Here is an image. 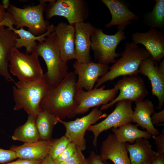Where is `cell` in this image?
Wrapping results in <instances>:
<instances>
[{
  "label": "cell",
  "instance_id": "obj_22",
  "mask_svg": "<svg viewBox=\"0 0 164 164\" xmlns=\"http://www.w3.org/2000/svg\"><path fill=\"white\" fill-rule=\"evenodd\" d=\"M135 107L132 116V122L145 129L152 136L160 134L157 129L152 124L151 115L155 112L154 106L152 102L147 99L135 102Z\"/></svg>",
  "mask_w": 164,
  "mask_h": 164
},
{
  "label": "cell",
  "instance_id": "obj_25",
  "mask_svg": "<svg viewBox=\"0 0 164 164\" xmlns=\"http://www.w3.org/2000/svg\"><path fill=\"white\" fill-rule=\"evenodd\" d=\"M58 122L57 117L48 111L40 109L35 119L36 125L40 137V140L51 139L54 126Z\"/></svg>",
  "mask_w": 164,
  "mask_h": 164
},
{
  "label": "cell",
  "instance_id": "obj_36",
  "mask_svg": "<svg viewBox=\"0 0 164 164\" xmlns=\"http://www.w3.org/2000/svg\"><path fill=\"white\" fill-rule=\"evenodd\" d=\"M152 122L153 125H158L159 123L164 122V110L154 112L151 117Z\"/></svg>",
  "mask_w": 164,
  "mask_h": 164
},
{
  "label": "cell",
  "instance_id": "obj_27",
  "mask_svg": "<svg viewBox=\"0 0 164 164\" xmlns=\"http://www.w3.org/2000/svg\"><path fill=\"white\" fill-rule=\"evenodd\" d=\"M36 117L28 115L26 123L15 130L12 138L24 142H36L40 140V137L36 124Z\"/></svg>",
  "mask_w": 164,
  "mask_h": 164
},
{
  "label": "cell",
  "instance_id": "obj_33",
  "mask_svg": "<svg viewBox=\"0 0 164 164\" xmlns=\"http://www.w3.org/2000/svg\"><path fill=\"white\" fill-rule=\"evenodd\" d=\"M152 139L156 145V149L159 154H164V129L162 133L156 136H152Z\"/></svg>",
  "mask_w": 164,
  "mask_h": 164
},
{
  "label": "cell",
  "instance_id": "obj_19",
  "mask_svg": "<svg viewBox=\"0 0 164 164\" xmlns=\"http://www.w3.org/2000/svg\"><path fill=\"white\" fill-rule=\"evenodd\" d=\"M102 160H110L114 164H131L125 143L120 142L115 135L111 134L102 143L99 155Z\"/></svg>",
  "mask_w": 164,
  "mask_h": 164
},
{
  "label": "cell",
  "instance_id": "obj_17",
  "mask_svg": "<svg viewBox=\"0 0 164 164\" xmlns=\"http://www.w3.org/2000/svg\"><path fill=\"white\" fill-rule=\"evenodd\" d=\"M110 11L111 15V21L105 25L107 28L118 26V30L124 31L125 26L132 23V20H137L139 16L132 12L124 1L121 0H101Z\"/></svg>",
  "mask_w": 164,
  "mask_h": 164
},
{
  "label": "cell",
  "instance_id": "obj_2",
  "mask_svg": "<svg viewBox=\"0 0 164 164\" xmlns=\"http://www.w3.org/2000/svg\"><path fill=\"white\" fill-rule=\"evenodd\" d=\"M32 53L41 56L46 64L47 71L44 78L50 87L57 86L68 73L67 62L62 59L57 37L54 32L39 43Z\"/></svg>",
  "mask_w": 164,
  "mask_h": 164
},
{
  "label": "cell",
  "instance_id": "obj_4",
  "mask_svg": "<svg viewBox=\"0 0 164 164\" xmlns=\"http://www.w3.org/2000/svg\"><path fill=\"white\" fill-rule=\"evenodd\" d=\"M12 87L15 105L13 110L23 109L28 115L36 117L40 110V104L50 86L44 78L37 82L19 81Z\"/></svg>",
  "mask_w": 164,
  "mask_h": 164
},
{
  "label": "cell",
  "instance_id": "obj_16",
  "mask_svg": "<svg viewBox=\"0 0 164 164\" xmlns=\"http://www.w3.org/2000/svg\"><path fill=\"white\" fill-rule=\"evenodd\" d=\"M139 73L147 77L150 81L152 94L156 96L159 101L157 109L160 110L164 103V73L160 71L157 63L151 57L142 62L139 67Z\"/></svg>",
  "mask_w": 164,
  "mask_h": 164
},
{
  "label": "cell",
  "instance_id": "obj_40",
  "mask_svg": "<svg viewBox=\"0 0 164 164\" xmlns=\"http://www.w3.org/2000/svg\"><path fill=\"white\" fill-rule=\"evenodd\" d=\"M2 4L5 9H7L10 5V1L9 0H3Z\"/></svg>",
  "mask_w": 164,
  "mask_h": 164
},
{
  "label": "cell",
  "instance_id": "obj_39",
  "mask_svg": "<svg viewBox=\"0 0 164 164\" xmlns=\"http://www.w3.org/2000/svg\"><path fill=\"white\" fill-rule=\"evenodd\" d=\"M40 164H55L53 159L48 154Z\"/></svg>",
  "mask_w": 164,
  "mask_h": 164
},
{
  "label": "cell",
  "instance_id": "obj_8",
  "mask_svg": "<svg viewBox=\"0 0 164 164\" xmlns=\"http://www.w3.org/2000/svg\"><path fill=\"white\" fill-rule=\"evenodd\" d=\"M46 17L49 20L54 16H62L69 24L84 22L89 15L88 4L84 0H51L45 10Z\"/></svg>",
  "mask_w": 164,
  "mask_h": 164
},
{
  "label": "cell",
  "instance_id": "obj_30",
  "mask_svg": "<svg viewBox=\"0 0 164 164\" xmlns=\"http://www.w3.org/2000/svg\"><path fill=\"white\" fill-rule=\"evenodd\" d=\"M77 146L73 143L70 142L65 149L53 160L55 164H58L67 159L75 153Z\"/></svg>",
  "mask_w": 164,
  "mask_h": 164
},
{
  "label": "cell",
  "instance_id": "obj_24",
  "mask_svg": "<svg viewBox=\"0 0 164 164\" xmlns=\"http://www.w3.org/2000/svg\"><path fill=\"white\" fill-rule=\"evenodd\" d=\"M55 26L50 24L48 27L47 31L44 33L39 36H36L29 31L25 30L23 28L16 29L12 26L9 28L16 33L19 36L17 39L15 48L19 49L22 47L26 48V53L28 54L32 53L33 49L37 45L36 42L39 43L44 41L46 37L54 31Z\"/></svg>",
  "mask_w": 164,
  "mask_h": 164
},
{
  "label": "cell",
  "instance_id": "obj_37",
  "mask_svg": "<svg viewBox=\"0 0 164 164\" xmlns=\"http://www.w3.org/2000/svg\"><path fill=\"white\" fill-rule=\"evenodd\" d=\"M42 161H32L19 159L14 161L2 164H40Z\"/></svg>",
  "mask_w": 164,
  "mask_h": 164
},
{
  "label": "cell",
  "instance_id": "obj_11",
  "mask_svg": "<svg viewBox=\"0 0 164 164\" xmlns=\"http://www.w3.org/2000/svg\"><path fill=\"white\" fill-rule=\"evenodd\" d=\"M114 87L119 91L118 95L111 102L101 105V111L112 107L120 101L129 100L135 102L143 100L149 93L143 80L138 75L123 76Z\"/></svg>",
  "mask_w": 164,
  "mask_h": 164
},
{
  "label": "cell",
  "instance_id": "obj_5",
  "mask_svg": "<svg viewBox=\"0 0 164 164\" xmlns=\"http://www.w3.org/2000/svg\"><path fill=\"white\" fill-rule=\"evenodd\" d=\"M51 0H40L36 5H28L21 8L10 4L7 10L15 29L27 27L29 32L36 36H40L47 30L50 25L44 19L43 14L46 3Z\"/></svg>",
  "mask_w": 164,
  "mask_h": 164
},
{
  "label": "cell",
  "instance_id": "obj_26",
  "mask_svg": "<svg viewBox=\"0 0 164 164\" xmlns=\"http://www.w3.org/2000/svg\"><path fill=\"white\" fill-rule=\"evenodd\" d=\"M138 126L130 123L117 128H112L111 130L118 140L123 143L128 142L133 144L138 138H143L147 140L151 138V134L146 131L139 129Z\"/></svg>",
  "mask_w": 164,
  "mask_h": 164
},
{
  "label": "cell",
  "instance_id": "obj_12",
  "mask_svg": "<svg viewBox=\"0 0 164 164\" xmlns=\"http://www.w3.org/2000/svg\"><path fill=\"white\" fill-rule=\"evenodd\" d=\"M105 87L103 85L89 91L77 89L75 96L77 106L75 114H84L90 108L106 104L114 99L118 90L114 87L108 89H105Z\"/></svg>",
  "mask_w": 164,
  "mask_h": 164
},
{
  "label": "cell",
  "instance_id": "obj_18",
  "mask_svg": "<svg viewBox=\"0 0 164 164\" xmlns=\"http://www.w3.org/2000/svg\"><path fill=\"white\" fill-rule=\"evenodd\" d=\"M18 38L19 36L9 28L0 26V75L3 76L6 80L14 83L15 82L9 72V62Z\"/></svg>",
  "mask_w": 164,
  "mask_h": 164
},
{
  "label": "cell",
  "instance_id": "obj_9",
  "mask_svg": "<svg viewBox=\"0 0 164 164\" xmlns=\"http://www.w3.org/2000/svg\"><path fill=\"white\" fill-rule=\"evenodd\" d=\"M107 116L106 114L104 113L97 107H94L88 114L81 118H77L74 121H67L57 118L58 122L62 124L65 127L66 132L65 135L70 142L74 143L82 151H84L86 148L85 135L88 128Z\"/></svg>",
  "mask_w": 164,
  "mask_h": 164
},
{
  "label": "cell",
  "instance_id": "obj_31",
  "mask_svg": "<svg viewBox=\"0 0 164 164\" xmlns=\"http://www.w3.org/2000/svg\"><path fill=\"white\" fill-rule=\"evenodd\" d=\"M82 150L77 147L74 154L70 157L58 164H81L86 161Z\"/></svg>",
  "mask_w": 164,
  "mask_h": 164
},
{
  "label": "cell",
  "instance_id": "obj_10",
  "mask_svg": "<svg viewBox=\"0 0 164 164\" xmlns=\"http://www.w3.org/2000/svg\"><path fill=\"white\" fill-rule=\"evenodd\" d=\"M132 101L129 100L117 102L114 110L101 122L90 126L87 129L94 135L92 142L93 146H97L98 136L104 131L112 128H117L132 122L134 111L132 108Z\"/></svg>",
  "mask_w": 164,
  "mask_h": 164
},
{
  "label": "cell",
  "instance_id": "obj_42",
  "mask_svg": "<svg viewBox=\"0 0 164 164\" xmlns=\"http://www.w3.org/2000/svg\"><path fill=\"white\" fill-rule=\"evenodd\" d=\"M149 162H148V163H144V164H148L149 163Z\"/></svg>",
  "mask_w": 164,
  "mask_h": 164
},
{
  "label": "cell",
  "instance_id": "obj_21",
  "mask_svg": "<svg viewBox=\"0 0 164 164\" xmlns=\"http://www.w3.org/2000/svg\"><path fill=\"white\" fill-rule=\"evenodd\" d=\"M54 139L26 143L13 146L10 149L14 151L17 158L32 161H42L49 154Z\"/></svg>",
  "mask_w": 164,
  "mask_h": 164
},
{
  "label": "cell",
  "instance_id": "obj_23",
  "mask_svg": "<svg viewBox=\"0 0 164 164\" xmlns=\"http://www.w3.org/2000/svg\"><path fill=\"white\" fill-rule=\"evenodd\" d=\"M129 153L131 164H144L149 162L157 154L149 142L143 138L137 139L133 144L125 143Z\"/></svg>",
  "mask_w": 164,
  "mask_h": 164
},
{
  "label": "cell",
  "instance_id": "obj_34",
  "mask_svg": "<svg viewBox=\"0 0 164 164\" xmlns=\"http://www.w3.org/2000/svg\"><path fill=\"white\" fill-rule=\"evenodd\" d=\"M86 160L87 164H109L106 161L102 159L98 155L93 151L91 152Z\"/></svg>",
  "mask_w": 164,
  "mask_h": 164
},
{
  "label": "cell",
  "instance_id": "obj_6",
  "mask_svg": "<svg viewBox=\"0 0 164 164\" xmlns=\"http://www.w3.org/2000/svg\"><path fill=\"white\" fill-rule=\"evenodd\" d=\"M35 53H22L14 48L12 50L8 67L10 73L19 81L35 82L42 80L44 74Z\"/></svg>",
  "mask_w": 164,
  "mask_h": 164
},
{
  "label": "cell",
  "instance_id": "obj_29",
  "mask_svg": "<svg viewBox=\"0 0 164 164\" xmlns=\"http://www.w3.org/2000/svg\"><path fill=\"white\" fill-rule=\"evenodd\" d=\"M70 142L69 140L65 135L54 139L49 154L54 160L65 149Z\"/></svg>",
  "mask_w": 164,
  "mask_h": 164
},
{
  "label": "cell",
  "instance_id": "obj_15",
  "mask_svg": "<svg viewBox=\"0 0 164 164\" xmlns=\"http://www.w3.org/2000/svg\"><path fill=\"white\" fill-rule=\"evenodd\" d=\"M74 53L76 60L81 63L91 61L90 54L91 37L96 28L89 22H84L75 25Z\"/></svg>",
  "mask_w": 164,
  "mask_h": 164
},
{
  "label": "cell",
  "instance_id": "obj_13",
  "mask_svg": "<svg viewBox=\"0 0 164 164\" xmlns=\"http://www.w3.org/2000/svg\"><path fill=\"white\" fill-rule=\"evenodd\" d=\"M73 67L75 70L74 73L78 76L76 82L77 88L86 91L92 90L98 79L105 74L109 67L108 65L92 61L81 63L77 60Z\"/></svg>",
  "mask_w": 164,
  "mask_h": 164
},
{
  "label": "cell",
  "instance_id": "obj_20",
  "mask_svg": "<svg viewBox=\"0 0 164 164\" xmlns=\"http://www.w3.org/2000/svg\"><path fill=\"white\" fill-rule=\"evenodd\" d=\"M54 32L57 37L61 56L65 62L75 59L74 26L61 22L55 26Z\"/></svg>",
  "mask_w": 164,
  "mask_h": 164
},
{
  "label": "cell",
  "instance_id": "obj_14",
  "mask_svg": "<svg viewBox=\"0 0 164 164\" xmlns=\"http://www.w3.org/2000/svg\"><path fill=\"white\" fill-rule=\"evenodd\" d=\"M132 42L143 45L154 61L160 62L164 56V33L163 31L150 29L145 32H136L132 35Z\"/></svg>",
  "mask_w": 164,
  "mask_h": 164
},
{
  "label": "cell",
  "instance_id": "obj_3",
  "mask_svg": "<svg viewBox=\"0 0 164 164\" xmlns=\"http://www.w3.org/2000/svg\"><path fill=\"white\" fill-rule=\"evenodd\" d=\"M120 54V58L109 67V70L98 79L94 88H98L104 83L121 76L138 75L142 62L151 57L145 48H140L132 42L126 43L124 50Z\"/></svg>",
  "mask_w": 164,
  "mask_h": 164
},
{
  "label": "cell",
  "instance_id": "obj_1",
  "mask_svg": "<svg viewBox=\"0 0 164 164\" xmlns=\"http://www.w3.org/2000/svg\"><path fill=\"white\" fill-rule=\"evenodd\" d=\"M77 80L74 72H68L57 86L50 87L41 101L40 109L62 120L75 117Z\"/></svg>",
  "mask_w": 164,
  "mask_h": 164
},
{
  "label": "cell",
  "instance_id": "obj_7",
  "mask_svg": "<svg viewBox=\"0 0 164 164\" xmlns=\"http://www.w3.org/2000/svg\"><path fill=\"white\" fill-rule=\"evenodd\" d=\"M125 38L124 31L118 30L115 34L109 35L104 33L102 29L96 28L91 37V49L97 63L107 65L114 63L115 58L120 55L116 53V48Z\"/></svg>",
  "mask_w": 164,
  "mask_h": 164
},
{
  "label": "cell",
  "instance_id": "obj_35",
  "mask_svg": "<svg viewBox=\"0 0 164 164\" xmlns=\"http://www.w3.org/2000/svg\"><path fill=\"white\" fill-rule=\"evenodd\" d=\"M5 9L2 4L0 3V26L9 27L12 24L11 21L7 17H5L6 12Z\"/></svg>",
  "mask_w": 164,
  "mask_h": 164
},
{
  "label": "cell",
  "instance_id": "obj_41",
  "mask_svg": "<svg viewBox=\"0 0 164 164\" xmlns=\"http://www.w3.org/2000/svg\"><path fill=\"white\" fill-rule=\"evenodd\" d=\"M81 164H87V162L86 161V160L85 161L83 162V163H81Z\"/></svg>",
  "mask_w": 164,
  "mask_h": 164
},
{
  "label": "cell",
  "instance_id": "obj_38",
  "mask_svg": "<svg viewBox=\"0 0 164 164\" xmlns=\"http://www.w3.org/2000/svg\"><path fill=\"white\" fill-rule=\"evenodd\" d=\"M148 164H164V154L157 153Z\"/></svg>",
  "mask_w": 164,
  "mask_h": 164
},
{
  "label": "cell",
  "instance_id": "obj_28",
  "mask_svg": "<svg viewBox=\"0 0 164 164\" xmlns=\"http://www.w3.org/2000/svg\"><path fill=\"white\" fill-rule=\"evenodd\" d=\"M152 11L145 15L143 21L150 29L158 28L163 31L164 27V0H155Z\"/></svg>",
  "mask_w": 164,
  "mask_h": 164
},
{
  "label": "cell",
  "instance_id": "obj_32",
  "mask_svg": "<svg viewBox=\"0 0 164 164\" xmlns=\"http://www.w3.org/2000/svg\"><path fill=\"white\" fill-rule=\"evenodd\" d=\"M17 158L14 151L10 149L5 150L0 148V164L10 162Z\"/></svg>",
  "mask_w": 164,
  "mask_h": 164
}]
</instances>
